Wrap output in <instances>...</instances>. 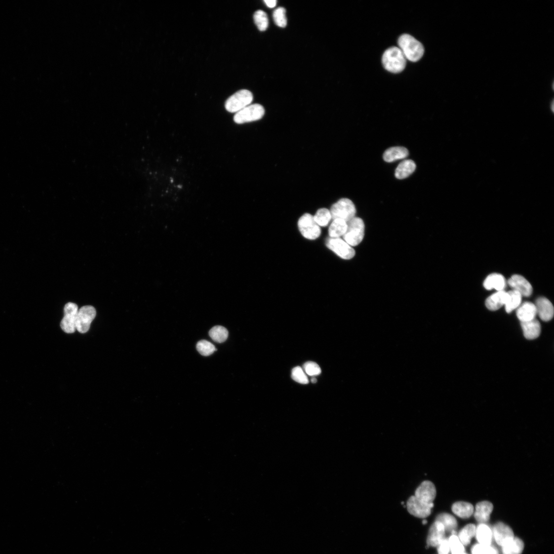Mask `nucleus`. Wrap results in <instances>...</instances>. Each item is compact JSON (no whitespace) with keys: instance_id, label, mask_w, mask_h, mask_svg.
<instances>
[{"instance_id":"f257e3e1","label":"nucleus","mask_w":554,"mask_h":554,"mask_svg":"<svg viewBox=\"0 0 554 554\" xmlns=\"http://www.w3.org/2000/svg\"><path fill=\"white\" fill-rule=\"evenodd\" d=\"M398 44L406 59L412 62L419 61L424 54V47L411 35L404 34L400 37Z\"/></svg>"},{"instance_id":"f03ea898","label":"nucleus","mask_w":554,"mask_h":554,"mask_svg":"<svg viewBox=\"0 0 554 554\" xmlns=\"http://www.w3.org/2000/svg\"><path fill=\"white\" fill-rule=\"evenodd\" d=\"M382 63L389 72L399 73L405 69L406 59L399 48L393 47L385 52L382 56Z\"/></svg>"},{"instance_id":"7ed1b4c3","label":"nucleus","mask_w":554,"mask_h":554,"mask_svg":"<svg viewBox=\"0 0 554 554\" xmlns=\"http://www.w3.org/2000/svg\"><path fill=\"white\" fill-rule=\"evenodd\" d=\"M347 230L343 236L344 240L351 246L359 245L364 236L365 226L363 220L354 217L347 222Z\"/></svg>"},{"instance_id":"20e7f679","label":"nucleus","mask_w":554,"mask_h":554,"mask_svg":"<svg viewBox=\"0 0 554 554\" xmlns=\"http://www.w3.org/2000/svg\"><path fill=\"white\" fill-rule=\"evenodd\" d=\"M253 100V95L251 92L246 89L240 90L227 100L225 108L229 112L237 113L250 105Z\"/></svg>"},{"instance_id":"39448f33","label":"nucleus","mask_w":554,"mask_h":554,"mask_svg":"<svg viewBox=\"0 0 554 554\" xmlns=\"http://www.w3.org/2000/svg\"><path fill=\"white\" fill-rule=\"evenodd\" d=\"M332 219H340L347 222L355 217L356 209L349 199L342 198L334 204L330 210Z\"/></svg>"},{"instance_id":"423d86ee","label":"nucleus","mask_w":554,"mask_h":554,"mask_svg":"<svg viewBox=\"0 0 554 554\" xmlns=\"http://www.w3.org/2000/svg\"><path fill=\"white\" fill-rule=\"evenodd\" d=\"M265 110L259 104L249 105L241 111L237 113L234 120L237 124H244L260 120L265 115Z\"/></svg>"},{"instance_id":"0eeeda50","label":"nucleus","mask_w":554,"mask_h":554,"mask_svg":"<svg viewBox=\"0 0 554 554\" xmlns=\"http://www.w3.org/2000/svg\"><path fill=\"white\" fill-rule=\"evenodd\" d=\"M299 230L305 238L309 240H315L320 236V227L315 222L314 216L310 214H306L301 216L298 222Z\"/></svg>"},{"instance_id":"6e6552de","label":"nucleus","mask_w":554,"mask_h":554,"mask_svg":"<svg viewBox=\"0 0 554 554\" xmlns=\"http://www.w3.org/2000/svg\"><path fill=\"white\" fill-rule=\"evenodd\" d=\"M96 314V309L91 306H84L79 310L76 321L77 330L82 334L87 333Z\"/></svg>"},{"instance_id":"1a4fd4ad","label":"nucleus","mask_w":554,"mask_h":554,"mask_svg":"<svg viewBox=\"0 0 554 554\" xmlns=\"http://www.w3.org/2000/svg\"><path fill=\"white\" fill-rule=\"evenodd\" d=\"M78 311V306L74 303L69 302L65 306L64 316L60 326L66 333L72 334L75 332Z\"/></svg>"},{"instance_id":"9d476101","label":"nucleus","mask_w":554,"mask_h":554,"mask_svg":"<svg viewBox=\"0 0 554 554\" xmlns=\"http://www.w3.org/2000/svg\"><path fill=\"white\" fill-rule=\"evenodd\" d=\"M326 246L342 259L350 260L355 255L353 248L340 238H327Z\"/></svg>"},{"instance_id":"9b49d317","label":"nucleus","mask_w":554,"mask_h":554,"mask_svg":"<svg viewBox=\"0 0 554 554\" xmlns=\"http://www.w3.org/2000/svg\"><path fill=\"white\" fill-rule=\"evenodd\" d=\"M436 489L433 482L425 481L418 487L415 497L420 503L434 507V501L436 498Z\"/></svg>"},{"instance_id":"f8f14e48","label":"nucleus","mask_w":554,"mask_h":554,"mask_svg":"<svg viewBox=\"0 0 554 554\" xmlns=\"http://www.w3.org/2000/svg\"><path fill=\"white\" fill-rule=\"evenodd\" d=\"M406 508L411 515L420 518H425L430 516L433 509L431 506L420 503L414 496L408 499Z\"/></svg>"},{"instance_id":"ddd939ff","label":"nucleus","mask_w":554,"mask_h":554,"mask_svg":"<svg viewBox=\"0 0 554 554\" xmlns=\"http://www.w3.org/2000/svg\"><path fill=\"white\" fill-rule=\"evenodd\" d=\"M508 283L513 290L519 292L522 296L529 297L533 293V287L531 283L522 276L519 275L512 276L508 280Z\"/></svg>"},{"instance_id":"4468645a","label":"nucleus","mask_w":554,"mask_h":554,"mask_svg":"<svg viewBox=\"0 0 554 554\" xmlns=\"http://www.w3.org/2000/svg\"><path fill=\"white\" fill-rule=\"evenodd\" d=\"M493 534L497 544L501 547L514 538L511 527L502 522L497 523L493 529Z\"/></svg>"},{"instance_id":"2eb2a0df","label":"nucleus","mask_w":554,"mask_h":554,"mask_svg":"<svg viewBox=\"0 0 554 554\" xmlns=\"http://www.w3.org/2000/svg\"><path fill=\"white\" fill-rule=\"evenodd\" d=\"M445 531L443 524L437 521L431 526L427 539L428 546L438 547L445 538Z\"/></svg>"},{"instance_id":"dca6fc26","label":"nucleus","mask_w":554,"mask_h":554,"mask_svg":"<svg viewBox=\"0 0 554 554\" xmlns=\"http://www.w3.org/2000/svg\"><path fill=\"white\" fill-rule=\"evenodd\" d=\"M535 306L537 315L544 321H549L552 319L554 314V307L551 302L545 297H540L536 302Z\"/></svg>"},{"instance_id":"f3484780","label":"nucleus","mask_w":554,"mask_h":554,"mask_svg":"<svg viewBox=\"0 0 554 554\" xmlns=\"http://www.w3.org/2000/svg\"><path fill=\"white\" fill-rule=\"evenodd\" d=\"M507 282L504 276L498 273L492 274L486 277L483 285L487 290L495 289L497 291H504Z\"/></svg>"},{"instance_id":"a211bd4d","label":"nucleus","mask_w":554,"mask_h":554,"mask_svg":"<svg viewBox=\"0 0 554 554\" xmlns=\"http://www.w3.org/2000/svg\"><path fill=\"white\" fill-rule=\"evenodd\" d=\"M507 298L508 292L505 291H498L486 299L485 306L490 311H497L505 306Z\"/></svg>"},{"instance_id":"6ab92c4d","label":"nucleus","mask_w":554,"mask_h":554,"mask_svg":"<svg viewBox=\"0 0 554 554\" xmlns=\"http://www.w3.org/2000/svg\"><path fill=\"white\" fill-rule=\"evenodd\" d=\"M493 510V505L490 502L483 501L478 503L476 506L475 518L478 522L483 523L490 520V515Z\"/></svg>"},{"instance_id":"aec40b11","label":"nucleus","mask_w":554,"mask_h":554,"mask_svg":"<svg viewBox=\"0 0 554 554\" xmlns=\"http://www.w3.org/2000/svg\"><path fill=\"white\" fill-rule=\"evenodd\" d=\"M516 314L518 318L521 322L536 319L537 310L535 305L530 302H524L519 307Z\"/></svg>"},{"instance_id":"412c9836","label":"nucleus","mask_w":554,"mask_h":554,"mask_svg":"<svg viewBox=\"0 0 554 554\" xmlns=\"http://www.w3.org/2000/svg\"><path fill=\"white\" fill-rule=\"evenodd\" d=\"M521 325L523 335L527 339H535L540 336L541 325L539 322L536 319L530 321L521 322Z\"/></svg>"},{"instance_id":"4be33fe9","label":"nucleus","mask_w":554,"mask_h":554,"mask_svg":"<svg viewBox=\"0 0 554 554\" xmlns=\"http://www.w3.org/2000/svg\"><path fill=\"white\" fill-rule=\"evenodd\" d=\"M408 154V151L405 148L395 147L386 150L384 154L383 158L386 162L390 163L405 159Z\"/></svg>"},{"instance_id":"5701e85b","label":"nucleus","mask_w":554,"mask_h":554,"mask_svg":"<svg viewBox=\"0 0 554 554\" xmlns=\"http://www.w3.org/2000/svg\"><path fill=\"white\" fill-rule=\"evenodd\" d=\"M416 165L412 160H404L395 170V177L398 179H404L412 175L415 170Z\"/></svg>"},{"instance_id":"b1692460","label":"nucleus","mask_w":554,"mask_h":554,"mask_svg":"<svg viewBox=\"0 0 554 554\" xmlns=\"http://www.w3.org/2000/svg\"><path fill=\"white\" fill-rule=\"evenodd\" d=\"M475 535L479 544L491 545L493 532L489 526L484 523L479 524L476 529Z\"/></svg>"},{"instance_id":"393cba45","label":"nucleus","mask_w":554,"mask_h":554,"mask_svg":"<svg viewBox=\"0 0 554 554\" xmlns=\"http://www.w3.org/2000/svg\"><path fill=\"white\" fill-rule=\"evenodd\" d=\"M453 512L456 515L462 518H468L470 517L474 513L473 506L463 501H459L455 503L452 508Z\"/></svg>"},{"instance_id":"a878e982","label":"nucleus","mask_w":554,"mask_h":554,"mask_svg":"<svg viewBox=\"0 0 554 554\" xmlns=\"http://www.w3.org/2000/svg\"><path fill=\"white\" fill-rule=\"evenodd\" d=\"M347 227V222L345 220L340 219L333 220L328 229L329 237L330 238H340L345 234Z\"/></svg>"},{"instance_id":"bb28decb","label":"nucleus","mask_w":554,"mask_h":554,"mask_svg":"<svg viewBox=\"0 0 554 554\" xmlns=\"http://www.w3.org/2000/svg\"><path fill=\"white\" fill-rule=\"evenodd\" d=\"M522 295L515 290L508 292V298L505 305L506 311L508 313H511L519 308L521 304Z\"/></svg>"},{"instance_id":"cd10ccee","label":"nucleus","mask_w":554,"mask_h":554,"mask_svg":"<svg viewBox=\"0 0 554 554\" xmlns=\"http://www.w3.org/2000/svg\"><path fill=\"white\" fill-rule=\"evenodd\" d=\"M436 521L441 522L445 532H452L455 531L457 527V522L456 518L448 513H442L437 517Z\"/></svg>"},{"instance_id":"c85d7f7f","label":"nucleus","mask_w":554,"mask_h":554,"mask_svg":"<svg viewBox=\"0 0 554 554\" xmlns=\"http://www.w3.org/2000/svg\"><path fill=\"white\" fill-rule=\"evenodd\" d=\"M502 547L503 554H521L524 549V544L519 538H514Z\"/></svg>"},{"instance_id":"c756f323","label":"nucleus","mask_w":554,"mask_h":554,"mask_svg":"<svg viewBox=\"0 0 554 554\" xmlns=\"http://www.w3.org/2000/svg\"><path fill=\"white\" fill-rule=\"evenodd\" d=\"M476 529V526L473 524H468L462 529L458 536L462 544L468 546L470 544L472 538L475 535Z\"/></svg>"},{"instance_id":"7c9ffc66","label":"nucleus","mask_w":554,"mask_h":554,"mask_svg":"<svg viewBox=\"0 0 554 554\" xmlns=\"http://www.w3.org/2000/svg\"><path fill=\"white\" fill-rule=\"evenodd\" d=\"M209 336L215 342L221 344L225 342L229 336L228 329L222 326H216L210 329Z\"/></svg>"},{"instance_id":"2f4dec72","label":"nucleus","mask_w":554,"mask_h":554,"mask_svg":"<svg viewBox=\"0 0 554 554\" xmlns=\"http://www.w3.org/2000/svg\"><path fill=\"white\" fill-rule=\"evenodd\" d=\"M314 218L319 227H326L332 219L330 210L325 208H320L317 212Z\"/></svg>"},{"instance_id":"473e14b6","label":"nucleus","mask_w":554,"mask_h":554,"mask_svg":"<svg viewBox=\"0 0 554 554\" xmlns=\"http://www.w3.org/2000/svg\"><path fill=\"white\" fill-rule=\"evenodd\" d=\"M254 19L259 31L264 32L268 29L269 19L265 11L261 10L256 11L254 15Z\"/></svg>"},{"instance_id":"72a5a7b5","label":"nucleus","mask_w":554,"mask_h":554,"mask_svg":"<svg viewBox=\"0 0 554 554\" xmlns=\"http://www.w3.org/2000/svg\"><path fill=\"white\" fill-rule=\"evenodd\" d=\"M197 349L203 356H209L217 351L212 343L205 340L198 342Z\"/></svg>"},{"instance_id":"f704fd0d","label":"nucleus","mask_w":554,"mask_h":554,"mask_svg":"<svg viewBox=\"0 0 554 554\" xmlns=\"http://www.w3.org/2000/svg\"><path fill=\"white\" fill-rule=\"evenodd\" d=\"M273 19L275 24L279 27L285 28L287 25L285 9L283 7L277 8L273 12Z\"/></svg>"},{"instance_id":"c9c22d12","label":"nucleus","mask_w":554,"mask_h":554,"mask_svg":"<svg viewBox=\"0 0 554 554\" xmlns=\"http://www.w3.org/2000/svg\"><path fill=\"white\" fill-rule=\"evenodd\" d=\"M448 540L452 554H464L465 553L464 546L460 542L458 536L456 535H452Z\"/></svg>"},{"instance_id":"e433bc0d","label":"nucleus","mask_w":554,"mask_h":554,"mask_svg":"<svg viewBox=\"0 0 554 554\" xmlns=\"http://www.w3.org/2000/svg\"><path fill=\"white\" fill-rule=\"evenodd\" d=\"M292 377L294 380L300 384L307 385L309 383L308 377L305 372L303 371L302 368L299 366L296 367L293 369Z\"/></svg>"},{"instance_id":"4c0bfd02","label":"nucleus","mask_w":554,"mask_h":554,"mask_svg":"<svg viewBox=\"0 0 554 554\" xmlns=\"http://www.w3.org/2000/svg\"><path fill=\"white\" fill-rule=\"evenodd\" d=\"M472 554H498L495 549L491 546L476 544L472 549Z\"/></svg>"},{"instance_id":"58836bf2","label":"nucleus","mask_w":554,"mask_h":554,"mask_svg":"<svg viewBox=\"0 0 554 554\" xmlns=\"http://www.w3.org/2000/svg\"><path fill=\"white\" fill-rule=\"evenodd\" d=\"M303 368L306 374L310 376H316L320 375L321 369L318 364L312 361L306 362L303 365Z\"/></svg>"},{"instance_id":"ea45409f","label":"nucleus","mask_w":554,"mask_h":554,"mask_svg":"<svg viewBox=\"0 0 554 554\" xmlns=\"http://www.w3.org/2000/svg\"><path fill=\"white\" fill-rule=\"evenodd\" d=\"M450 551V548L448 540L445 538L438 546V554H448Z\"/></svg>"},{"instance_id":"a19ab883","label":"nucleus","mask_w":554,"mask_h":554,"mask_svg":"<svg viewBox=\"0 0 554 554\" xmlns=\"http://www.w3.org/2000/svg\"><path fill=\"white\" fill-rule=\"evenodd\" d=\"M265 2L270 8H274L277 4V1H276V0H265Z\"/></svg>"},{"instance_id":"79ce46f5","label":"nucleus","mask_w":554,"mask_h":554,"mask_svg":"<svg viewBox=\"0 0 554 554\" xmlns=\"http://www.w3.org/2000/svg\"><path fill=\"white\" fill-rule=\"evenodd\" d=\"M311 381H312V383L315 384V383H316L317 381V379L315 378H313L311 379Z\"/></svg>"},{"instance_id":"37998d69","label":"nucleus","mask_w":554,"mask_h":554,"mask_svg":"<svg viewBox=\"0 0 554 554\" xmlns=\"http://www.w3.org/2000/svg\"><path fill=\"white\" fill-rule=\"evenodd\" d=\"M427 523H428V521L426 520H424L423 522V524H426Z\"/></svg>"},{"instance_id":"c03bdc74","label":"nucleus","mask_w":554,"mask_h":554,"mask_svg":"<svg viewBox=\"0 0 554 554\" xmlns=\"http://www.w3.org/2000/svg\"></svg>"}]
</instances>
